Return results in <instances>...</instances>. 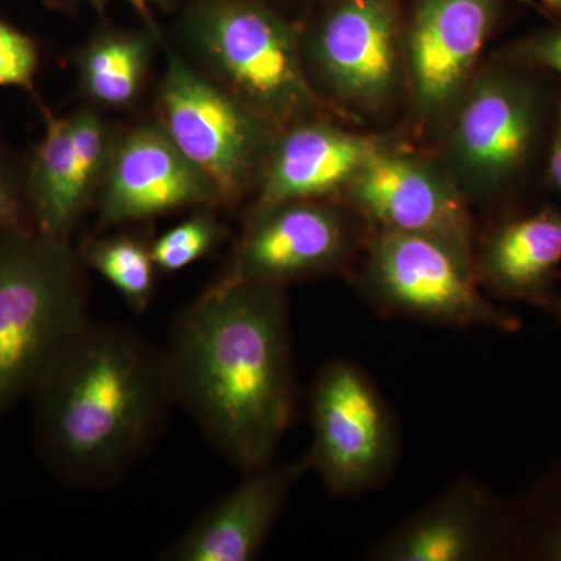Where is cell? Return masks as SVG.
Returning <instances> with one entry per match:
<instances>
[{"mask_svg":"<svg viewBox=\"0 0 561 561\" xmlns=\"http://www.w3.org/2000/svg\"><path fill=\"white\" fill-rule=\"evenodd\" d=\"M83 268L66 239L0 232V415L31 397L90 323Z\"/></svg>","mask_w":561,"mask_h":561,"instance_id":"cell-3","label":"cell"},{"mask_svg":"<svg viewBox=\"0 0 561 561\" xmlns=\"http://www.w3.org/2000/svg\"><path fill=\"white\" fill-rule=\"evenodd\" d=\"M357 284L382 316L501 332L522 328L518 316L483 297L472 261L427 236L373 230Z\"/></svg>","mask_w":561,"mask_h":561,"instance_id":"cell-5","label":"cell"},{"mask_svg":"<svg viewBox=\"0 0 561 561\" xmlns=\"http://www.w3.org/2000/svg\"><path fill=\"white\" fill-rule=\"evenodd\" d=\"M348 186L354 205L373 230L427 236L474 261L471 217L463 197L426 162L379 149Z\"/></svg>","mask_w":561,"mask_h":561,"instance_id":"cell-11","label":"cell"},{"mask_svg":"<svg viewBox=\"0 0 561 561\" xmlns=\"http://www.w3.org/2000/svg\"><path fill=\"white\" fill-rule=\"evenodd\" d=\"M541 2L553 13L561 14V0H541Z\"/></svg>","mask_w":561,"mask_h":561,"instance_id":"cell-27","label":"cell"},{"mask_svg":"<svg viewBox=\"0 0 561 561\" xmlns=\"http://www.w3.org/2000/svg\"><path fill=\"white\" fill-rule=\"evenodd\" d=\"M541 101L524 77L483 76L468 95L451 139V157L468 186L497 194L515 183L534 157Z\"/></svg>","mask_w":561,"mask_h":561,"instance_id":"cell-10","label":"cell"},{"mask_svg":"<svg viewBox=\"0 0 561 561\" xmlns=\"http://www.w3.org/2000/svg\"><path fill=\"white\" fill-rule=\"evenodd\" d=\"M39 50L35 41L0 21V88H21L35 94Z\"/></svg>","mask_w":561,"mask_h":561,"instance_id":"cell-22","label":"cell"},{"mask_svg":"<svg viewBox=\"0 0 561 561\" xmlns=\"http://www.w3.org/2000/svg\"><path fill=\"white\" fill-rule=\"evenodd\" d=\"M511 58L518 65L553 70L561 76V27L526 41L512 51Z\"/></svg>","mask_w":561,"mask_h":561,"instance_id":"cell-23","label":"cell"},{"mask_svg":"<svg viewBox=\"0 0 561 561\" xmlns=\"http://www.w3.org/2000/svg\"><path fill=\"white\" fill-rule=\"evenodd\" d=\"M151 54V38L142 33H102L77 55L80 90L95 105L127 108L142 92Z\"/></svg>","mask_w":561,"mask_h":561,"instance_id":"cell-19","label":"cell"},{"mask_svg":"<svg viewBox=\"0 0 561 561\" xmlns=\"http://www.w3.org/2000/svg\"><path fill=\"white\" fill-rule=\"evenodd\" d=\"M158 88L160 124L206 176L220 205L236 203L260 179L279 131L164 46Z\"/></svg>","mask_w":561,"mask_h":561,"instance_id":"cell-6","label":"cell"},{"mask_svg":"<svg viewBox=\"0 0 561 561\" xmlns=\"http://www.w3.org/2000/svg\"><path fill=\"white\" fill-rule=\"evenodd\" d=\"M548 181L561 197V102L557 108L551 149H549Z\"/></svg>","mask_w":561,"mask_h":561,"instance_id":"cell-25","label":"cell"},{"mask_svg":"<svg viewBox=\"0 0 561 561\" xmlns=\"http://www.w3.org/2000/svg\"><path fill=\"white\" fill-rule=\"evenodd\" d=\"M84 267L101 273L135 312L149 309L157 283L151 242L130 232L91 239L79 251Z\"/></svg>","mask_w":561,"mask_h":561,"instance_id":"cell-20","label":"cell"},{"mask_svg":"<svg viewBox=\"0 0 561 561\" xmlns=\"http://www.w3.org/2000/svg\"><path fill=\"white\" fill-rule=\"evenodd\" d=\"M497 511L486 486L460 478L371 551L383 561H472L493 552Z\"/></svg>","mask_w":561,"mask_h":561,"instance_id":"cell-17","label":"cell"},{"mask_svg":"<svg viewBox=\"0 0 561 561\" xmlns=\"http://www.w3.org/2000/svg\"><path fill=\"white\" fill-rule=\"evenodd\" d=\"M378 142L311 119L279 131L260 181L253 209L276 203L321 201L348 186Z\"/></svg>","mask_w":561,"mask_h":561,"instance_id":"cell-16","label":"cell"},{"mask_svg":"<svg viewBox=\"0 0 561 561\" xmlns=\"http://www.w3.org/2000/svg\"><path fill=\"white\" fill-rule=\"evenodd\" d=\"M183 33L195 68L276 131L328 110L309 83L294 31L264 7L205 0Z\"/></svg>","mask_w":561,"mask_h":561,"instance_id":"cell-4","label":"cell"},{"mask_svg":"<svg viewBox=\"0 0 561 561\" xmlns=\"http://www.w3.org/2000/svg\"><path fill=\"white\" fill-rule=\"evenodd\" d=\"M561 210L546 208L501 221L472 261L478 284L507 300L545 309L559 283Z\"/></svg>","mask_w":561,"mask_h":561,"instance_id":"cell-18","label":"cell"},{"mask_svg":"<svg viewBox=\"0 0 561 561\" xmlns=\"http://www.w3.org/2000/svg\"><path fill=\"white\" fill-rule=\"evenodd\" d=\"M173 402L247 472L273 463L295 413L289 306L280 287L217 279L173 321Z\"/></svg>","mask_w":561,"mask_h":561,"instance_id":"cell-1","label":"cell"},{"mask_svg":"<svg viewBox=\"0 0 561 561\" xmlns=\"http://www.w3.org/2000/svg\"><path fill=\"white\" fill-rule=\"evenodd\" d=\"M497 0H424L409 36L413 90L421 108L451 103L485 46Z\"/></svg>","mask_w":561,"mask_h":561,"instance_id":"cell-15","label":"cell"},{"mask_svg":"<svg viewBox=\"0 0 561 561\" xmlns=\"http://www.w3.org/2000/svg\"><path fill=\"white\" fill-rule=\"evenodd\" d=\"M313 61L346 101L381 105L398 76L397 27L387 0H343L313 41Z\"/></svg>","mask_w":561,"mask_h":561,"instance_id":"cell-14","label":"cell"},{"mask_svg":"<svg viewBox=\"0 0 561 561\" xmlns=\"http://www.w3.org/2000/svg\"><path fill=\"white\" fill-rule=\"evenodd\" d=\"M545 311L553 319L561 321V290H556L551 300L545 306Z\"/></svg>","mask_w":561,"mask_h":561,"instance_id":"cell-26","label":"cell"},{"mask_svg":"<svg viewBox=\"0 0 561 561\" xmlns=\"http://www.w3.org/2000/svg\"><path fill=\"white\" fill-rule=\"evenodd\" d=\"M31 398L39 459L77 489H102L124 478L175 404L164 351L128 328L92 321Z\"/></svg>","mask_w":561,"mask_h":561,"instance_id":"cell-2","label":"cell"},{"mask_svg":"<svg viewBox=\"0 0 561 561\" xmlns=\"http://www.w3.org/2000/svg\"><path fill=\"white\" fill-rule=\"evenodd\" d=\"M305 457L247 472L245 479L203 513L162 553L171 561H251L260 556L298 479Z\"/></svg>","mask_w":561,"mask_h":561,"instance_id":"cell-13","label":"cell"},{"mask_svg":"<svg viewBox=\"0 0 561 561\" xmlns=\"http://www.w3.org/2000/svg\"><path fill=\"white\" fill-rule=\"evenodd\" d=\"M51 3H57V5H72V3H80V2H101V0H50Z\"/></svg>","mask_w":561,"mask_h":561,"instance_id":"cell-28","label":"cell"},{"mask_svg":"<svg viewBox=\"0 0 561 561\" xmlns=\"http://www.w3.org/2000/svg\"><path fill=\"white\" fill-rule=\"evenodd\" d=\"M220 205L216 187L158 124H144L116 140L98 192L106 227L149 220L184 208Z\"/></svg>","mask_w":561,"mask_h":561,"instance_id":"cell-12","label":"cell"},{"mask_svg":"<svg viewBox=\"0 0 561 561\" xmlns=\"http://www.w3.org/2000/svg\"><path fill=\"white\" fill-rule=\"evenodd\" d=\"M210 208L213 206L197 208L186 220L180 221L151 242V256L158 271H183L224 242L227 228Z\"/></svg>","mask_w":561,"mask_h":561,"instance_id":"cell-21","label":"cell"},{"mask_svg":"<svg viewBox=\"0 0 561 561\" xmlns=\"http://www.w3.org/2000/svg\"><path fill=\"white\" fill-rule=\"evenodd\" d=\"M348 214L320 201L276 203L251 210L221 279L284 287L342 268L356 250Z\"/></svg>","mask_w":561,"mask_h":561,"instance_id":"cell-8","label":"cell"},{"mask_svg":"<svg viewBox=\"0 0 561 561\" xmlns=\"http://www.w3.org/2000/svg\"><path fill=\"white\" fill-rule=\"evenodd\" d=\"M43 110L46 130L32 154L24 197L33 230L70 241L99 187L116 146L113 128L94 110L69 116Z\"/></svg>","mask_w":561,"mask_h":561,"instance_id":"cell-9","label":"cell"},{"mask_svg":"<svg viewBox=\"0 0 561 561\" xmlns=\"http://www.w3.org/2000/svg\"><path fill=\"white\" fill-rule=\"evenodd\" d=\"M14 228H32L25 205L24 184L14 179L0 160V232Z\"/></svg>","mask_w":561,"mask_h":561,"instance_id":"cell-24","label":"cell"},{"mask_svg":"<svg viewBox=\"0 0 561 561\" xmlns=\"http://www.w3.org/2000/svg\"><path fill=\"white\" fill-rule=\"evenodd\" d=\"M309 405L313 435L305 459L332 496H359L386 483L400 459V435L367 373L350 360L330 362Z\"/></svg>","mask_w":561,"mask_h":561,"instance_id":"cell-7","label":"cell"}]
</instances>
